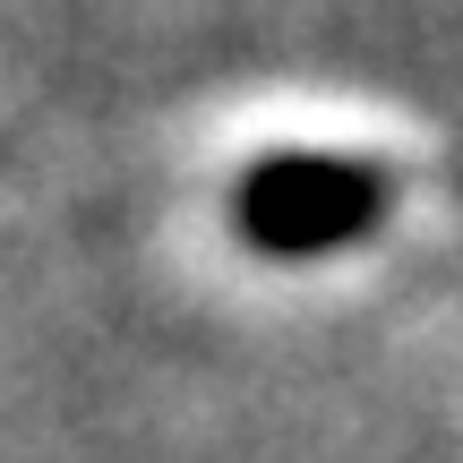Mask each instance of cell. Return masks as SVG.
Listing matches in <instances>:
<instances>
[{
    "mask_svg": "<svg viewBox=\"0 0 463 463\" xmlns=\"http://www.w3.org/2000/svg\"><path fill=\"white\" fill-rule=\"evenodd\" d=\"M386 215V172L352 164V155H266L241 189L249 241H266L275 258H317L335 241H361Z\"/></svg>",
    "mask_w": 463,
    "mask_h": 463,
    "instance_id": "cell-1",
    "label": "cell"
}]
</instances>
